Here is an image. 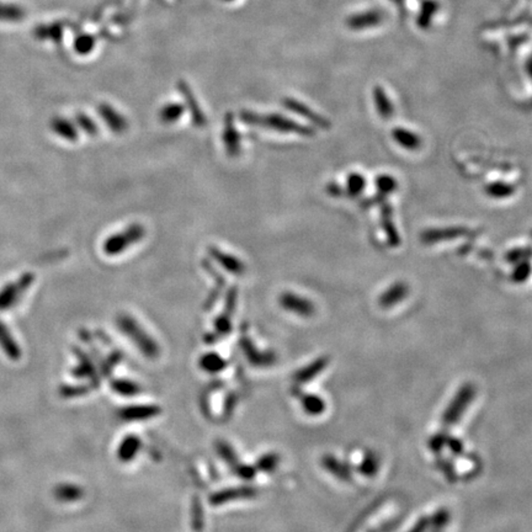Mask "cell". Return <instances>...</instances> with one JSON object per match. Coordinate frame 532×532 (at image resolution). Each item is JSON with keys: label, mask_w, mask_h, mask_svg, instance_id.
<instances>
[{"label": "cell", "mask_w": 532, "mask_h": 532, "mask_svg": "<svg viewBox=\"0 0 532 532\" xmlns=\"http://www.w3.org/2000/svg\"><path fill=\"white\" fill-rule=\"evenodd\" d=\"M241 349H243V351L246 354L248 360L254 366H269L275 360L274 355L259 353V350L255 349V346L251 343V339L248 338V337H244V338L241 339Z\"/></svg>", "instance_id": "e0dca14e"}, {"label": "cell", "mask_w": 532, "mask_h": 532, "mask_svg": "<svg viewBox=\"0 0 532 532\" xmlns=\"http://www.w3.org/2000/svg\"><path fill=\"white\" fill-rule=\"evenodd\" d=\"M202 267L205 269L206 272L210 274L212 279L216 281L215 291L211 293V296L209 297V300H207V304H209V308H210L211 306L217 301V298L220 296V292L225 288V277L222 276L220 272L216 270L215 266L212 265L210 261L207 260V259L202 260Z\"/></svg>", "instance_id": "7402d4cb"}, {"label": "cell", "mask_w": 532, "mask_h": 532, "mask_svg": "<svg viewBox=\"0 0 532 532\" xmlns=\"http://www.w3.org/2000/svg\"><path fill=\"white\" fill-rule=\"evenodd\" d=\"M159 412L160 410L155 405H132V407L123 408L120 412V418L126 421L150 419L155 415H158Z\"/></svg>", "instance_id": "2e32d148"}, {"label": "cell", "mask_w": 532, "mask_h": 532, "mask_svg": "<svg viewBox=\"0 0 532 532\" xmlns=\"http://www.w3.org/2000/svg\"><path fill=\"white\" fill-rule=\"evenodd\" d=\"M486 191V194L496 197V199H504V197L510 196L515 190L510 185L504 184V183H494V184L488 185Z\"/></svg>", "instance_id": "d6a6232c"}, {"label": "cell", "mask_w": 532, "mask_h": 532, "mask_svg": "<svg viewBox=\"0 0 532 532\" xmlns=\"http://www.w3.org/2000/svg\"><path fill=\"white\" fill-rule=\"evenodd\" d=\"M251 496H253V491L249 488H234V489H227V491L217 493L216 496L211 498V502L212 504H223L232 499H241V498H248Z\"/></svg>", "instance_id": "cb8c5ba5"}, {"label": "cell", "mask_w": 532, "mask_h": 532, "mask_svg": "<svg viewBox=\"0 0 532 532\" xmlns=\"http://www.w3.org/2000/svg\"><path fill=\"white\" fill-rule=\"evenodd\" d=\"M200 365L201 368L207 371V372H220V370L225 369V363L223 361V358L218 356V354H206L205 356H202L200 360Z\"/></svg>", "instance_id": "83f0119b"}, {"label": "cell", "mask_w": 532, "mask_h": 532, "mask_svg": "<svg viewBox=\"0 0 532 532\" xmlns=\"http://www.w3.org/2000/svg\"><path fill=\"white\" fill-rule=\"evenodd\" d=\"M407 293H408V287L405 286V284H402V282L394 284L381 296L379 303L382 307H391L394 303L403 300Z\"/></svg>", "instance_id": "44dd1931"}, {"label": "cell", "mask_w": 532, "mask_h": 532, "mask_svg": "<svg viewBox=\"0 0 532 532\" xmlns=\"http://www.w3.org/2000/svg\"><path fill=\"white\" fill-rule=\"evenodd\" d=\"M377 108H379V113L384 118H388L389 115L392 113L391 105L387 102L386 97H384L381 92H379V95H377Z\"/></svg>", "instance_id": "ab89813d"}, {"label": "cell", "mask_w": 532, "mask_h": 532, "mask_svg": "<svg viewBox=\"0 0 532 532\" xmlns=\"http://www.w3.org/2000/svg\"><path fill=\"white\" fill-rule=\"evenodd\" d=\"M26 11L24 8L9 4V3H0V21L1 22H19L25 18Z\"/></svg>", "instance_id": "603a6c76"}, {"label": "cell", "mask_w": 532, "mask_h": 532, "mask_svg": "<svg viewBox=\"0 0 532 532\" xmlns=\"http://www.w3.org/2000/svg\"><path fill=\"white\" fill-rule=\"evenodd\" d=\"M34 272H24L14 281L8 282L0 288V311H9L20 302L26 292L35 284Z\"/></svg>", "instance_id": "277c9868"}, {"label": "cell", "mask_w": 532, "mask_h": 532, "mask_svg": "<svg viewBox=\"0 0 532 532\" xmlns=\"http://www.w3.org/2000/svg\"><path fill=\"white\" fill-rule=\"evenodd\" d=\"M276 463L277 456L266 455L259 461L258 465H259V468L262 470V471H272V470H274V467L276 465Z\"/></svg>", "instance_id": "f35d334b"}, {"label": "cell", "mask_w": 532, "mask_h": 532, "mask_svg": "<svg viewBox=\"0 0 532 532\" xmlns=\"http://www.w3.org/2000/svg\"><path fill=\"white\" fill-rule=\"evenodd\" d=\"M323 465L327 468L334 476L338 477L340 479L348 481L350 479V471L348 467L343 465L340 461L334 458L332 456H327L323 458Z\"/></svg>", "instance_id": "4316f807"}, {"label": "cell", "mask_w": 532, "mask_h": 532, "mask_svg": "<svg viewBox=\"0 0 532 532\" xmlns=\"http://www.w3.org/2000/svg\"><path fill=\"white\" fill-rule=\"evenodd\" d=\"M207 251L210 258H212L220 267H223L225 272H230L232 275L241 276L246 272V264L239 258L232 255L230 253L222 251L218 246H209Z\"/></svg>", "instance_id": "52a82bcc"}, {"label": "cell", "mask_w": 532, "mask_h": 532, "mask_svg": "<svg viewBox=\"0 0 532 532\" xmlns=\"http://www.w3.org/2000/svg\"><path fill=\"white\" fill-rule=\"evenodd\" d=\"M97 113L102 116L104 122L108 126L110 131L118 133V134H122L127 131V120L122 113H118V110H115L111 105H108V104L99 105Z\"/></svg>", "instance_id": "9c48e42d"}, {"label": "cell", "mask_w": 532, "mask_h": 532, "mask_svg": "<svg viewBox=\"0 0 532 532\" xmlns=\"http://www.w3.org/2000/svg\"><path fill=\"white\" fill-rule=\"evenodd\" d=\"M396 180L393 178H391L388 175H381L379 179H377V186L381 191L384 192H391L396 189Z\"/></svg>", "instance_id": "8d00e7d4"}, {"label": "cell", "mask_w": 532, "mask_h": 532, "mask_svg": "<svg viewBox=\"0 0 532 532\" xmlns=\"http://www.w3.org/2000/svg\"><path fill=\"white\" fill-rule=\"evenodd\" d=\"M141 449V440L136 436H126L118 449V457L122 462L132 460Z\"/></svg>", "instance_id": "d6986e66"}, {"label": "cell", "mask_w": 532, "mask_h": 532, "mask_svg": "<svg viewBox=\"0 0 532 532\" xmlns=\"http://www.w3.org/2000/svg\"><path fill=\"white\" fill-rule=\"evenodd\" d=\"M241 120L246 125L264 128L279 133H295L301 136L313 134L312 128L303 126L291 118L280 113H258L253 111H241Z\"/></svg>", "instance_id": "6da1fadb"}, {"label": "cell", "mask_w": 532, "mask_h": 532, "mask_svg": "<svg viewBox=\"0 0 532 532\" xmlns=\"http://www.w3.org/2000/svg\"><path fill=\"white\" fill-rule=\"evenodd\" d=\"M94 46V38L92 36H80L76 42V50L82 55L89 53Z\"/></svg>", "instance_id": "d590c367"}, {"label": "cell", "mask_w": 532, "mask_h": 532, "mask_svg": "<svg viewBox=\"0 0 532 532\" xmlns=\"http://www.w3.org/2000/svg\"><path fill=\"white\" fill-rule=\"evenodd\" d=\"M113 391L116 393L121 394V396H126V397H131V396H136L139 392V387L136 384H132L130 381H123V379H118V381H113L111 384Z\"/></svg>", "instance_id": "1f68e13d"}, {"label": "cell", "mask_w": 532, "mask_h": 532, "mask_svg": "<svg viewBox=\"0 0 532 532\" xmlns=\"http://www.w3.org/2000/svg\"><path fill=\"white\" fill-rule=\"evenodd\" d=\"M222 141L225 144V153L230 157H238L241 152V136L237 130L232 113L225 116V128L222 133Z\"/></svg>", "instance_id": "ba28073f"}, {"label": "cell", "mask_w": 532, "mask_h": 532, "mask_svg": "<svg viewBox=\"0 0 532 532\" xmlns=\"http://www.w3.org/2000/svg\"><path fill=\"white\" fill-rule=\"evenodd\" d=\"M185 106L181 104H168V105H164L160 113H159V118L160 121L164 123H174L176 121H179L180 118L184 115Z\"/></svg>", "instance_id": "d4e9b609"}, {"label": "cell", "mask_w": 532, "mask_h": 532, "mask_svg": "<svg viewBox=\"0 0 532 532\" xmlns=\"http://www.w3.org/2000/svg\"><path fill=\"white\" fill-rule=\"evenodd\" d=\"M73 351H74L78 358V365L72 371L73 376L77 377V379L92 377L95 374V368L92 365V360L80 349L74 348L73 349Z\"/></svg>", "instance_id": "ac0fdd59"}, {"label": "cell", "mask_w": 532, "mask_h": 532, "mask_svg": "<svg viewBox=\"0 0 532 532\" xmlns=\"http://www.w3.org/2000/svg\"><path fill=\"white\" fill-rule=\"evenodd\" d=\"M0 349L11 361H19L22 356V350L14 338L10 329L6 323L0 321Z\"/></svg>", "instance_id": "8fae6325"}, {"label": "cell", "mask_w": 532, "mask_h": 532, "mask_svg": "<svg viewBox=\"0 0 532 532\" xmlns=\"http://www.w3.org/2000/svg\"><path fill=\"white\" fill-rule=\"evenodd\" d=\"M228 1H230V0H228Z\"/></svg>", "instance_id": "7bdbcfd3"}, {"label": "cell", "mask_w": 532, "mask_h": 532, "mask_svg": "<svg viewBox=\"0 0 532 532\" xmlns=\"http://www.w3.org/2000/svg\"><path fill=\"white\" fill-rule=\"evenodd\" d=\"M116 324L121 332L141 350L146 358H155L159 355L158 344L148 332L141 327L134 318L127 313H121L116 318Z\"/></svg>", "instance_id": "7a4b0ae2"}, {"label": "cell", "mask_w": 532, "mask_h": 532, "mask_svg": "<svg viewBox=\"0 0 532 532\" xmlns=\"http://www.w3.org/2000/svg\"><path fill=\"white\" fill-rule=\"evenodd\" d=\"M379 457L372 454V452H370L369 455L365 457L360 471L365 476H374V475H376L377 470H379Z\"/></svg>", "instance_id": "836d02e7"}, {"label": "cell", "mask_w": 532, "mask_h": 532, "mask_svg": "<svg viewBox=\"0 0 532 532\" xmlns=\"http://www.w3.org/2000/svg\"><path fill=\"white\" fill-rule=\"evenodd\" d=\"M76 123H77L79 130L87 133L88 136H97L99 133V128H97L95 121L84 113H78L76 115Z\"/></svg>", "instance_id": "4dcf8cb0"}, {"label": "cell", "mask_w": 532, "mask_h": 532, "mask_svg": "<svg viewBox=\"0 0 532 532\" xmlns=\"http://www.w3.org/2000/svg\"><path fill=\"white\" fill-rule=\"evenodd\" d=\"M530 272H531L530 264L528 262H522V265L517 266V269H515L512 279L517 282L525 281L528 275H530Z\"/></svg>", "instance_id": "74e56055"}, {"label": "cell", "mask_w": 532, "mask_h": 532, "mask_svg": "<svg viewBox=\"0 0 532 532\" xmlns=\"http://www.w3.org/2000/svg\"><path fill=\"white\" fill-rule=\"evenodd\" d=\"M284 106H286L292 113H297L302 118H307L308 121L317 125L318 127L327 128L329 126L327 120L323 118L322 116H319L317 113H313L311 108H307L306 105H303L302 103L293 100V99H285L284 102Z\"/></svg>", "instance_id": "9a60e30c"}, {"label": "cell", "mask_w": 532, "mask_h": 532, "mask_svg": "<svg viewBox=\"0 0 532 532\" xmlns=\"http://www.w3.org/2000/svg\"><path fill=\"white\" fill-rule=\"evenodd\" d=\"M365 184H366V181L363 179V175L358 174V173L349 175L348 190L353 196L360 194L365 188Z\"/></svg>", "instance_id": "e575fe53"}, {"label": "cell", "mask_w": 532, "mask_h": 532, "mask_svg": "<svg viewBox=\"0 0 532 532\" xmlns=\"http://www.w3.org/2000/svg\"><path fill=\"white\" fill-rule=\"evenodd\" d=\"M450 515L446 510H440L435 514V517H433V524L435 528H441V527L445 526L446 524L449 522Z\"/></svg>", "instance_id": "60d3db41"}, {"label": "cell", "mask_w": 532, "mask_h": 532, "mask_svg": "<svg viewBox=\"0 0 532 532\" xmlns=\"http://www.w3.org/2000/svg\"><path fill=\"white\" fill-rule=\"evenodd\" d=\"M394 141L397 144H400L402 147H405L408 150H415V149L419 148L421 146V141H420L419 136H416L415 133L410 132L408 130L405 128H396L392 132Z\"/></svg>", "instance_id": "ffe728a7"}, {"label": "cell", "mask_w": 532, "mask_h": 532, "mask_svg": "<svg viewBox=\"0 0 532 532\" xmlns=\"http://www.w3.org/2000/svg\"><path fill=\"white\" fill-rule=\"evenodd\" d=\"M237 298H238V290H237L236 287H232L227 292L225 311L220 313V317L216 319V332L218 335L228 334L230 332V329H232L230 318H232V314H233L234 308H236Z\"/></svg>", "instance_id": "30bf717a"}, {"label": "cell", "mask_w": 532, "mask_h": 532, "mask_svg": "<svg viewBox=\"0 0 532 532\" xmlns=\"http://www.w3.org/2000/svg\"><path fill=\"white\" fill-rule=\"evenodd\" d=\"M279 303H280L282 309L297 314L300 317H312L316 312V307H314L311 300H308L306 297L300 296L295 292H282L281 296L279 298Z\"/></svg>", "instance_id": "8992f818"}, {"label": "cell", "mask_w": 532, "mask_h": 532, "mask_svg": "<svg viewBox=\"0 0 532 532\" xmlns=\"http://www.w3.org/2000/svg\"><path fill=\"white\" fill-rule=\"evenodd\" d=\"M465 230L461 228H447V230H428L423 234V241H444V239H452L456 237L463 234Z\"/></svg>", "instance_id": "484cf974"}, {"label": "cell", "mask_w": 532, "mask_h": 532, "mask_svg": "<svg viewBox=\"0 0 532 532\" xmlns=\"http://www.w3.org/2000/svg\"><path fill=\"white\" fill-rule=\"evenodd\" d=\"M179 89L180 92H181L183 97H184L185 103H186L188 108L190 110V113H191V118H192V122H194L195 126H199V127L205 126V113L201 110V106H200V104L197 103V100L195 99L194 92H191L189 85H188L186 83L183 82V80L179 82Z\"/></svg>", "instance_id": "7c38bea8"}, {"label": "cell", "mask_w": 532, "mask_h": 532, "mask_svg": "<svg viewBox=\"0 0 532 532\" xmlns=\"http://www.w3.org/2000/svg\"><path fill=\"white\" fill-rule=\"evenodd\" d=\"M301 402H302L303 410H306L309 415H319L326 410L324 402L317 396L304 394Z\"/></svg>", "instance_id": "f546056e"}, {"label": "cell", "mask_w": 532, "mask_h": 532, "mask_svg": "<svg viewBox=\"0 0 532 532\" xmlns=\"http://www.w3.org/2000/svg\"><path fill=\"white\" fill-rule=\"evenodd\" d=\"M429 519H428V517H423V519H420L418 524L410 530V532H424L425 530L428 528V526H429Z\"/></svg>", "instance_id": "b9f144b4"}, {"label": "cell", "mask_w": 532, "mask_h": 532, "mask_svg": "<svg viewBox=\"0 0 532 532\" xmlns=\"http://www.w3.org/2000/svg\"><path fill=\"white\" fill-rule=\"evenodd\" d=\"M51 130L56 133L58 137H61L68 142H77L79 139V131L77 125L73 123L71 120L62 116H55L51 120Z\"/></svg>", "instance_id": "4fadbf2b"}, {"label": "cell", "mask_w": 532, "mask_h": 532, "mask_svg": "<svg viewBox=\"0 0 532 532\" xmlns=\"http://www.w3.org/2000/svg\"><path fill=\"white\" fill-rule=\"evenodd\" d=\"M327 358H319L317 361L311 363L307 368L301 370L298 374H297L296 379L298 382H304V381H309L313 379L314 376H317L326 366H327Z\"/></svg>", "instance_id": "f1b7e54d"}, {"label": "cell", "mask_w": 532, "mask_h": 532, "mask_svg": "<svg viewBox=\"0 0 532 532\" xmlns=\"http://www.w3.org/2000/svg\"><path fill=\"white\" fill-rule=\"evenodd\" d=\"M476 389L472 384H465L456 394L455 399L451 402L449 408L446 410L442 421L446 425H451L460 419L461 415L465 412V408L471 403L472 399L475 398Z\"/></svg>", "instance_id": "5b68a950"}, {"label": "cell", "mask_w": 532, "mask_h": 532, "mask_svg": "<svg viewBox=\"0 0 532 532\" xmlns=\"http://www.w3.org/2000/svg\"><path fill=\"white\" fill-rule=\"evenodd\" d=\"M146 237V228L141 223H131L122 230L108 237L103 243V251L108 256L121 255L122 253L131 249L134 244L144 241Z\"/></svg>", "instance_id": "3957f363"}, {"label": "cell", "mask_w": 532, "mask_h": 532, "mask_svg": "<svg viewBox=\"0 0 532 532\" xmlns=\"http://www.w3.org/2000/svg\"><path fill=\"white\" fill-rule=\"evenodd\" d=\"M53 496L57 502L64 503V504L78 502L84 496V489L74 483L63 482L55 486Z\"/></svg>", "instance_id": "5bb4252c"}]
</instances>
